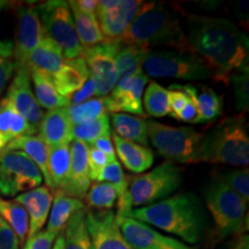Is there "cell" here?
<instances>
[{
	"label": "cell",
	"instance_id": "54",
	"mask_svg": "<svg viewBox=\"0 0 249 249\" xmlns=\"http://www.w3.org/2000/svg\"><path fill=\"white\" fill-rule=\"evenodd\" d=\"M9 142H11V141H9V140L6 138V136H4L1 133H0V154H1V152L5 150Z\"/></svg>",
	"mask_w": 249,
	"mask_h": 249
},
{
	"label": "cell",
	"instance_id": "25",
	"mask_svg": "<svg viewBox=\"0 0 249 249\" xmlns=\"http://www.w3.org/2000/svg\"><path fill=\"white\" fill-rule=\"evenodd\" d=\"M65 58L61 50L49 37H44L39 45L29 54L27 60L28 70H38L54 76L64 65Z\"/></svg>",
	"mask_w": 249,
	"mask_h": 249
},
{
	"label": "cell",
	"instance_id": "14",
	"mask_svg": "<svg viewBox=\"0 0 249 249\" xmlns=\"http://www.w3.org/2000/svg\"><path fill=\"white\" fill-rule=\"evenodd\" d=\"M44 37L45 33L36 6H20L18 11L17 36L13 52V61L17 67L26 66L29 54L39 45Z\"/></svg>",
	"mask_w": 249,
	"mask_h": 249
},
{
	"label": "cell",
	"instance_id": "36",
	"mask_svg": "<svg viewBox=\"0 0 249 249\" xmlns=\"http://www.w3.org/2000/svg\"><path fill=\"white\" fill-rule=\"evenodd\" d=\"M143 103L145 112L150 117L163 118L170 116L169 89L161 87L156 81H151L145 88Z\"/></svg>",
	"mask_w": 249,
	"mask_h": 249
},
{
	"label": "cell",
	"instance_id": "9",
	"mask_svg": "<svg viewBox=\"0 0 249 249\" xmlns=\"http://www.w3.org/2000/svg\"><path fill=\"white\" fill-rule=\"evenodd\" d=\"M36 7L45 36L61 50L65 60L81 57L83 48L80 44L68 2L49 0Z\"/></svg>",
	"mask_w": 249,
	"mask_h": 249
},
{
	"label": "cell",
	"instance_id": "13",
	"mask_svg": "<svg viewBox=\"0 0 249 249\" xmlns=\"http://www.w3.org/2000/svg\"><path fill=\"white\" fill-rule=\"evenodd\" d=\"M91 249H134L117 224L116 211L86 209Z\"/></svg>",
	"mask_w": 249,
	"mask_h": 249
},
{
	"label": "cell",
	"instance_id": "38",
	"mask_svg": "<svg viewBox=\"0 0 249 249\" xmlns=\"http://www.w3.org/2000/svg\"><path fill=\"white\" fill-rule=\"evenodd\" d=\"M85 200L91 210H112L117 205L118 193L111 183L93 182Z\"/></svg>",
	"mask_w": 249,
	"mask_h": 249
},
{
	"label": "cell",
	"instance_id": "29",
	"mask_svg": "<svg viewBox=\"0 0 249 249\" xmlns=\"http://www.w3.org/2000/svg\"><path fill=\"white\" fill-rule=\"evenodd\" d=\"M0 133L9 141L37 134L6 97L0 99Z\"/></svg>",
	"mask_w": 249,
	"mask_h": 249
},
{
	"label": "cell",
	"instance_id": "23",
	"mask_svg": "<svg viewBox=\"0 0 249 249\" xmlns=\"http://www.w3.org/2000/svg\"><path fill=\"white\" fill-rule=\"evenodd\" d=\"M5 150L23 152L38 167L44 179L45 186L51 189L52 183L49 172V147L38 135L20 136V138L12 140Z\"/></svg>",
	"mask_w": 249,
	"mask_h": 249
},
{
	"label": "cell",
	"instance_id": "46",
	"mask_svg": "<svg viewBox=\"0 0 249 249\" xmlns=\"http://www.w3.org/2000/svg\"><path fill=\"white\" fill-rule=\"evenodd\" d=\"M20 241L5 222L0 226V249H20Z\"/></svg>",
	"mask_w": 249,
	"mask_h": 249
},
{
	"label": "cell",
	"instance_id": "26",
	"mask_svg": "<svg viewBox=\"0 0 249 249\" xmlns=\"http://www.w3.org/2000/svg\"><path fill=\"white\" fill-rule=\"evenodd\" d=\"M114 134L126 141L138 143L143 147L149 145L148 121L142 117L127 113H111V123Z\"/></svg>",
	"mask_w": 249,
	"mask_h": 249
},
{
	"label": "cell",
	"instance_id": "42",
	"mask_svg": "<svg viewBox=\"0 0 249 249\" xmlns=\"http://www.w3.org/2000/svg\"><path fill=\"white\" fill-rule=\"evenodd\" d=\"M58 234L42 230L33 238L27 239L22 249H52Z\"/></svg>",
	"mask_w": 249,
	"mask_h": 249
},
{
	"label": "cell",
	"instance_id": "15",
	"mask_svg": "<svg viewBox=\"0 0 249 249\" xmlns=\"http://www.w3.org/2000/svg\"><path fill=\"white\" fill-rule=\"evenodd\" d=\"M116 218L121 233L134 249H197L133 218L117 214Z\"/></svg>",
	"mask_w": 249,
	"mask_h": 249
},
{
	"label": "cell",
	"instance_id": "8",
	"mask_svg": "<svg viewBox=\"0 0 249 249\" xmlns=\"http://www.w3.org/2000/svg\"><path fill=\"white\" fill-rule=\"evenodd\" d=\"M142 70L145 75L155 79L201 81L213 77L207 64L193 52L151 50L144 59Z\"/></svg>",
	"mask_w": 249,
	"mask_h": 249
},
{
	"label": "cell",
	"instance_id": "30",
	"mask_svg": "<svg viewBox=\"0 0 249 249\" xmlns=\"http://www.w3.org/2000/svg\"><path fill=\"white\" fill-rule=\"evenodd\" d=\"M70 144H61L49 148V172L52 183V192H65L66 189L71 170Z\"/></svg>",
	"mask_w": 249,
	"mask_h": 249
},
{
	"label": "cell",
	"instance_id": "31",
	"mask_svg": "<svg viewBox=\"0 0 249 249\" xmlns=\"http://www.w3.org/2000/svg\"><path fill=\"white\" fill-rule=\"evenodd\" d=\"M151 50L140 48L135 45L121 44L116 55L117 82L126 77L135 75L142 71L143 62Z\"/></svg>",
	"mask_w": 249,
	"mask_h": 249
},
{
	"label": "cell",
	"instance_id": "52",
	"mask_svg": "<svg viewBox=\"0 0 249 249\" xmlns=\"http://www.w3.org/2000/svg\"><path fill=\"white\" fill-rule=\"evenodd\" d=\"M231 249H249V238L247 234H241L236 239Z\"/></svg>",
	"mask_w": 249,
	"mask_h": 249
},
{
	"label": "cell",
	"instance_id": "53",
	"mask_svg": "<svg viewBox=\"0 0 249 249\" xmlns=\"http://www.w3.org/2000/svg\"><path fill=\"white\" fill-rule=\"evenodd\" d=\"M52 249H65V239H64V231L60 232L55 239L54 245Z\"/></svg>",
	"mask_w": 249,
	"mask_h": 249
},
{
	"label": "cell",
	"instance_id": "12",
	"mask_svg": "<svg viewBox=\"0 0 249 249\" xmlns=\"http://www.w3.org/2000/svg\"><path fill=\"white\" fill-rule=\"evenodd\" d=\"M142 4L140 0L98 1L96 18L107 42H120Z\"/></svg>",
	"mask_w": 249,
	"mask_h": 249
},
{
	"label": "cell",
	"instance_id": "49",
	"mask_svg": "<svg viewBox=\"0 0 249 249\" xmlns=\"http://www.w3.org/2000/svg\"><path fill=\"white\" fill-rule=\"evenodd\" d=\"M71 6L79 9L80 12L90 15H96V8H97V0H71L67 1Z\"/></svg>",
	"mask_w": 249,
	"mask_h": 249
},
{
	"label": "cell",
	"instance_id": "4",
	"mask_svg": "<svg viewBox=\"0 0 249 249\" xmlns=\"http://www.w3.org/2000/svg\"><path fill=\"white\" fill-rule=\"evenodd\" d=\"M224 164L247 167L249 136L245 113L226 117L202 136L196 163Z\"/></svg>",
	"mask_w": 249,
	"mask_h": 249
},
{
	"label": "cell",
	"instance_id": "32",
	"mask_svg": "<svg viewBox=\"0 0 249 249\" xmlns=\"http://www.w3.org/2000/svg\"><path fill=\"white\" fill-rule=\"evenodd\" d=\"M70 8L71 11V15H73L74 24H75V29L77 37H79L80 44L83 49L91 48V46L107 42V39L103 36L101 28H99L96 15L82 13L79 9L71 5Z\"/></svg>",
	"mask_w": 249,
	"mask_h": 249
},
{
	"label": "cell",
	"instance_id": "45",
	"mask_svg": "<svg viewBox=\"0 0 249 249\" xmlns=\"http://www.w3.org/2000/svg\"><path fill=\"white\" fill-rule=\"evenodd\" d=\"M17 65L12 59L0 58V99L7 87L9 80L14 75Z\"/></svg>",
	"mask_w": 249,
	"mask_h": 249
},
{
	"label": "cell",
	"instance_id": "27",
	"mask_svg": "<svg viewBox=\"0 0 249 249\" xmlns=\"http://www.w3.org/2000/svg\"><path fill=\"white\" fill-rule=\"evenodd\" d=\"M82 208H86L82 201L76 200L61 191H53V200H52L46 230L54 234H59L64 231L71 214Z\"/></svg>",
	"mask_w": 249,
	"mask_h": 249
},
{
	"label": "cell",
	"instance_id": "43",
	"mask_svg": "<svg viewBox=\"0 0 249 249\" xmlns=\"http://www.w3.org/2000/svg\"><path fill=\"white\" fill-rule=\"evenodd\" d=\"M188 101V96L186 92L179 88V85L170 86L169 89V104H170V116L177 119L179 113L185 107Z\"/></svg>",
	"mask_w": 249,
	"mask_h": 249
},
{
	"label": "cell",
	"instance_id": "55",
	"mask_svg": "<svg viewBox=\"0 0 249 249\" xmlns=\"http://www.w3.org/2000/svg\"><path fill=\"white\" fill-rule=\"evenodd\" d=\"M11 4L9 1H4V0H0V12L2 11V9H5L7 6Z\"/></svg>",
	"mask_w": 249,
	"mask_h": 249
},
{
	"label": "cell",
	"instance_id": "56",
	"mask_svg": "<svg viewBox=\"0 0 249 249\" xmlns=\"http://www.w3.org/2000/svg\"><path fill=\"white\" fill-rule=\"evenodd\" d=\"M2 223H4V220H2V219H1V217H0V226L2 225Z\"/></svg>",
	"mask_w": 249,
	"mask_h": 249
},
{
	"label": "cell",
	"instance_id": "34",
	"mask_svg": "<svg viewBox=\"0 0 249 249\" xmlns=\"http://www.w3.org/2000/svg\"><path fill=\"white\" fill-rule=\"evenodd\" d=\"M65 249H91L86 225V208L71 214L64 229Z\"/></svg>",
	"mask_w": 249,
	"mask_h": 249
},
{
	"label": "cell",
	"instance_id": "22",
	"mask_svg": "<svg viewBox=\"0 0 249 249\" xmlns=\"http://www.w3.org/2000/svg\"><path fill=\"white\" fill-rule=\"evenodd\" d=\"M89 76V70L85 59L81 55L70 60H65L61 70L54 76H52V79L58 92L62 97L68 99L85 85Z\"/></svg>",
	"mask_w": 249,
	"mask_h": 249
},
{
	"label": "cell",
	"instance_id": "1",
	"mask_svg": "<svg viewBox=\"0 0 249 249\" xmlns=\"http://www.w3.org/2000/svg\"><path fill=\"white\" fill-rule=\"evenodd\" d=\"M186 36L192 51L209 67L214 82L229 83L233 71L248 65L247 34L227 18L189 14Z\"/></svg>",
	"mask_w": 249,
	"mask_h": 249
},
{
	"label": "cell",
	"instance_id": "20",
	"mask_svg": "<svg viewBox=\"0 0 249 249\" xmlns=\"http://www.w3.org/2000/svg\"><path fill=\"white\" fill-rule=\"evenodd\" d=\"M71 127L73 126L67 117L66 107L54 108L44 113L39 124L38 136L49 148L70 144L73 141Z\"/></svg>",
	"mask_w": 249,
	"mask_h": 249
},
{
	"label": "cell",
	"instance_id": "44",
	"mask_svg": "<svg viewBox=\"0 0 249 249\" xmlns=\"http://www.w3.org/2000/svg\"><path fill=\"white\" fill-rule=\"evenodd\" d=\"M93 96H98L97 86H96L92 77L89 76L85 82V85L68 98V102H70V105H77L93 98Z\"/></svg>",
	"mask_w": 249,
	"mask_h": 249
},
{
	"label": "cell",
	"instance_id": "48",
	"mask_svg": "<svg viewBox=\"0 0 249 249\" xmlns=\"http://www.w3.org/2000/svg\"><path fill=\"white\" fill-rule=\"evenodd\" d=\"M92 147L98 149L99 151H102L103 154L107 156L108 161L117 160L116 150H114V145L113 142H112L111 136H104V138L96 140V141L92 143Z\"/></svg>",
	"mask_w": 249,
	"mask_h": 249
},
{
	"label": "cell",
	"instance_id": "39",
	"mask_svg": "<svg viewBox=\"0 0 249 249\" xmlns=\"http://www.w3.org/2000/svg\"><path fill=\"white\" fill-rule=\"evenodd\" d=\"M229 85H231L234 96L235 108L240 113L249 110V66L245 65L235 70L229 77Z\"/></svg>",
	"mask_w": 249,
	"mask_h": 249
},
{
	"label": "cell",
	"instance_id": "37",
	"mask_svg": "<svg viewBox=\"0 0 249 249\" xmlns=\"http://www.w3.org/2000/svg\"><path fill=\"white\" fill-rule=\"evenodd\" d=\"M111 124L110 117L103 116L96 120L88 121L80 124H75L71 127V136L73 140L86 143L88 145H92L96 140L111 136Z\"/></svg>",
	"mask_w": 249,
	"mask_h": 249
},
{
	"label": "cell",
	"instance_id": "2",
	"mask_svg": "<svg viewBox=\"0 0 249 249\" xmlns=\"http://www.w3.org/2000/svg\"><path fill=\"white\" fill-rule=\"evenodd\" d=\"M124 216L178 236L187 245L203 240L210 225L203 201L192 192L179 193L157 203L132 209Z\"/></svg>",
	"mask_w": 249,
	"mask_h": 249
},
{
	"label": "cell",
	"instance_id": "35",
	"mask_svg": "<svg viewBox=\"0 0 249 249\" xmlns=\"http://www.w3.org/2000/svg\"><path fill=\"white\" fill-rule=\"evenodd\" d=\"M66 112L71 126L96 120L110 113L107 97H96L77 105H68Z\"/></svg>",
	"mask_w": 249,
	"mask_h": 249
},
{
	"label": "cell",
	"instance_id": "16",
	"mask_svg": "<svg viewBox=\"0 0 249 249\" xmlns=\"http://www.w3.org/2000/svg\"><path fill=\"white\" fill-rule=\"evenodd\" d=\"M5 97L12 103L18 113L38 133L44 112L39 107L31 88V79L28 67H17Z\"/></svg>",
	"mask_w": 249,
	"mask_h": 249
},
{
	"label": "cell",
	"instance_id": "40",
	"mask_svg": "<svg viewBox=\"0 0 249 249\" xmlns=\"http://www.w3.org/2000/svg\"><path fill=\"white\" fill-rule=\"evenodd\" d=\"M219 178L231 191L236 193L241 198L249 201V170L247 167H234L223 172L213 173Z\"/></svg>",
	"mask_w": 249,
	"mask_h": 249
},
{
	"label": "cell",
	"instance_id": "3",
	"mask_svg": "<svg viewBox=\"0 0 249 249\" xmlns=\"http://www.w3.org/2000/svg\"><path fill=\"white\" fill-rule=\"evenodd\" d=\"M120 43L148 50L170 48L193 52L178 15L163 2H143Z\"/></svg>",
	"mask_w": 249,
	"mask_h": 249
},
{
	"label": "cell",
	"instance_id": "17",
	"mask_svg": "<svg viewBox=\"0 0 249 249\" xmlns=\"http://www.w3.org/2000/svg\"><path fill=\"white\" fill-rule=\"evenodd\" d=\"M148 83V76L140 71L135 75L117 82L110 95L107 96L110 113H127L144 116L142 104L143 90Z\"/></svg>",
	"mask_w": 249,
	"mask_h": 249
},
{
	"label": "cell",
	"instance_id": "50",
	"mask_svg": "<svg viewBox=\"0 0 249 249\" xmlns=\"http://www.w3.org/2000/svg\"><path fill=\"white\" fill-rule=\"evenodd\" d=\"M14 43L7 39H0V58L11 59L13 57Z\"/></svg>",
	"mask_w": 249,
	"mask_h": 249
},
{
	"label": "cell",
	"instance_id": "33",
	"mask_svg": "<svg viewBox=\"0 0 249 249\" xmlns=\"http://www.w3.org/2000/svg\"><path fill=\"white\" fill-rule=\"evenodd\" d=\"M0 217L13 230L20 244H24L29 229V219L22 205L14 200H5L0 196Z\"/></svg>",
	"mask_w": 249,
	"mask_h": 249
},
{
	"label": "cell",
	"instance_id": "28",
	"mask_svg": "<svg viewBox=\"0 0 249 249\" xmlns=\"http://www.w3.org/2000/svg\"><path fill=\"white\" fill-rule=\"evenodd\" d=\"M30 79L34 83L35 97L39 107L46 110H54L59 107H66L70 105L67 98L62 97L55 89L53 79L51 75L38 70H29Z\"/></svg>",
	"mask_w": 249,
	"mask_h": 249
},
{
	"label": "cell",
	"instance_id": "6",
	"mask_svg": "<svg viewBox=\"0 0 249 249\" xmlns=\"http://www.w3.org/2000/svg\"><path fill=\"white\" fill-rule=\"evenodd\" d=\"M183 167L164 161L152 171L128 180V202L132 209L147 207L172 196L183 183Z\"/></svg>",
	"mask_w": 249,
	"mask_h": 249
},
{
	"label": "cell",
	"instance_id": "5",
	"mask_svg": "<svg viewBox=\"0 0 249 249\" xmlns=\"http://www.w3.org/2000/svg\"><path fill=\"white\" fill-rule=\"evenodd\" d=\"M204 205L213 220V236L224 240L232 235H241L248 229V203L227 187L214 174L203 189Z\"/></svg>",
	"mask_w": 249,
	"mask_h": 249
},
{
	"label": "cell",
	"instance_id": "51",
	"mask_svg": "<svg viewBox=\"0 0 249 249\" xmlns=\"http://www.w3.org/2000/svg\"><path fill=\"white\" fill-rule=\"evenodd\" d=\"M234 13L241 21L248 22V2L236 1L234 5Z\"/></svg>",
	"mask_w": 249,
	"mask_h": 249
},
{
	"label": "cell",
	"instance_id": "10",
	"mask_svg": "<svg viewBox=\"0 0 249 249\" xmlns=\"http://www.w3.org/2000/svg\"><path fill=\"white\" fill-rule=\"evenodd\" d=\"M38 167L18 150H4L0 154V196L14 197L42 186Z\"/></svg>",
	"mask_w": 249,
	"mask_h": 249
},
{
	"label": "cell",
	"instance_id": "21",
	"mask_svg": "<svg viewBox=\"0 0 249 249\" xmlns=\"http://www.w3.org/2000/svg\"><path fill=\"white\" fill-rule=\"evenodd\" d=\"M111 139L113 144H116V155H118L124 169L132 173L141 174L152 166L155 156L151 149L126 141L114 133H111Z\"/></svg>",
	"mask_w": 249,
	"mask_h": 249
},
{
	"label": "cell",
	"instance_id": "19",
	"mask_svg": "<svg viewBox=\"0 0 249 249\" xmlns=\"http://www.w3.org/2000/svg\"><path fill=\"white\" fill-rule=\"evenodd\" d=\"M71 148V170L66 189L64 193L76 200H85L91 185L88 166V148L86 143L73 140Z\"/></svg>",
	"mask_w": 249,
	"mask_h": 249
},
{
	"label": "cell",
	"instance_id": "41",
	"mask_svg": "<svg viewBox=\"0 0 249 249\" xmlns=\"http://www.w3.org/2000/svg\"><path fill=\"white\" fill-rule=\"evenodd\" d=\"M107 163H110L107 157L96 149L92 145H89L88 148V166H89V174L90 180L93 181H98L99 174H101L102 170L107 166Z\"/></svg>",
	"mask_w": 249,
	"mask_h": 249
},
{
	"label": "cell",
	"instance_id": "7",
	"mask_svg": "<svg viewBox=\"0 0 249 249\" xmlns=\"http://www.w3.org/2000/svg\"><path fill=\"white\" fill-rule=\"evenodd\" d=\"M203 134L189 126L173 127L148 121L149 143L166 160L177 164L196 163Z\"/></svg>",
	"mask_w": 249,
	"mask_h": 249
},
{
	"label": "cell",
	"instance_id": "47",
	"mask_svg": "<svg viewBox=\"0 0 249 249\" xmlns=\"http://www.w3.org/2000/svg\"><path fill=\"white\" fill-rule=\"evenodd\" d=\"M177 120L182 121V123L186 124H200V116H198L197 108H196L194 102L189 97L185 107L182 108L179 116L177 117Z\"/></svg>",
	"mask_w": 249,
	"mask_h": 249
},
{
	"label": "cell",
	"instance_id": "18",
	"mask_svg": "<svg viewBox=\"0 0 249 249\" xmlns=\"http://www.w3.org/2000/svg\"><path fill=\"white\" fill-rule=\"evenodd\" d=\"M52 200H53L52 191L46 186H39L35 189L15 196L14 201L22 205L28 213L29 229H28L27 239L33 238L42 231L48 222Z\"/></svg>",
	"mask_w": 249,
	"mask_h": 249
},
{
	"label": "cell",
	"instance_id": "24",
	"mask_svg": "<svg viewBox=\"0 0 249 249\" xmlns=\"http://www.w3.org/2000/svg\"><path fill=\"white\" fill-rule=\"evenodd\" d=\"M179 88L194 102L200 116V124L217 119L223 112V99L213 89L207 86L185 85Z\"/></svg>",
	"mask_w": 249,
	"mask_h": 249
},
{
	"label": "cell",
	"instance_id": "11",
	"mask_svg": "<svg viewBox=\"0 0 249 249\" xmlns=\"http://www.w3.org/2000/svg\"><path fill=\"white\" fill-rule=\"evenodd\" d=\"M121 46L120 42H105L102 44L83 49L90 76L97 86L98 96L107 97L117 85L116 55Z\"/></svg>",
	"mask_w": 249,
	"mask_h": 249
}]
</instances>
